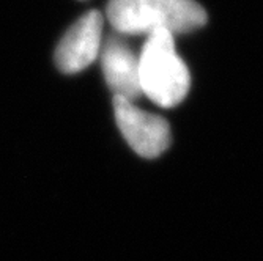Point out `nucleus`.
<instances>
[{"instance_id": "nucleus-3", "label": "nucleus", "mask_w": 263, "mask_h": 261, "mask_svg": "<svg viewBox=\"0 0 263 261\" xmlns=\"http://www.w3.org/2000/svg\"><path fill=\"white\" fill-rule=\"evenodd\" d=\"M114 113L122 135L142 157L161 156L171 145V128L162 116L139 109L133 101L114 96Z\"/></svg>"}, {"instance_id": "nucleus-4", "label": "nucleus", "mask_w": 263, "mask_h": 261, "mask_svg": "<svg viewBox=\"0 0 263 261\" xmlns=\"http://www.w3.org/2000/svg\"><path fill=\"white\" fill-rule=\"evenodd\" d=\"M103 14L91 10L68 29L54 54L60 73L76 74L97 60L103 46Z\"/></svg>"}, {"instance_id": "nucleus-1", "label": "nucleus", "mask_w": 263, "mask_h": 261, "mask_svg": "<svg viewBox=\"0 0 263 261\" xmlns=\"http://www.w3.org/2000/svg\"><path fill=\"white\" fill-rule=\"evenodd\" d=\"M107 19L122 35L191 33L206 24V11L196 0H109Z\"/></svg>"}, {"instance_id": "nucleus-2", "label": "nucleus", "mask_w": 263, "mask_h": 261, "mask_svg": "<svg viewBox=\"0 0 263 261\" xmlns=\"http://www.w3.org/2000/svg\"><path fill=\"white\" fill-rule=\"evenodd\" d=\"M140 90L158 106H178L189 91L187 66L175 51L174 35L169 32L150 33L139 57Z\"/></svg>"}, {"instance_id": "nucleus-5", "label": "nucleus", "mask_w": 263, "mask_h": 261, "mask_svg": "<svg viewBox=\"0 0 263 261\" xmlns=\"http://www.w3.org/2000/svg\"><path fill=\"white\" fill-rule=\"evenodd\" d=\"M101 68L107 87L117 98L134 101L142 94L139 57L120 38L110 36L101 46Z\"/></svg>"}]
</instances>
